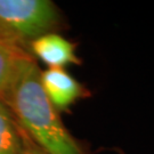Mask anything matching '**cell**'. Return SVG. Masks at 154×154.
Here are the masks:
<instances>
[{"instance_id": "obj_8", "label": "cell", "mask_w": 154, "mask_h": 154, "mask_svg": "<svg viewBox=\"0 0 154 154\" xmlns=\"http://www.w3.org/2000/svg\"><path fill=\"white\" fill-rule=\"evenodd\" d=\"M0 38H5V39H8V40H11V39L8 38V35L6 34L5 30L2 29V26H1V25H0ZM11 41H13V40H11ZM14 42H15V41H14ZM16 44H17V42H16Z\"/></svg>"}, {"instance_id": "obj_2", "label": "cell", "mask_w": 154, "mask_h": 154, "mask_svg": "<svg viewBox=\"0 0 154 154\" xmlns=\"http://www.w3.org/2000/svg\"><path fill=\"white\" fill-rule=\"evenodd\" d=\"M0 25L11 40L26 48L39 37L62 29L63 18L49 0H0Z\"/></svg>"}, {"instance_id": "obj_7", "label": "cell", "mask_w": 154, "mask_h": 154, "mask_svg": "<svg viewBox=\"0 0 154 154\" xmlns=\"http://www.w3.org/2000/svg\"><path fill=\"white\" fill-rule=\"evenodd\" d=\"M24 154H48L45 152L41 147H39L37 144L33 142L31 138L28 136L25 137V149H24Z\"/></svg>"}, {"instance_id": "obj_5", "label": "cell", "mask_w": 154, "mask_h": 154, "mask_svg": "<svg viewBox=\"0 0 154 154\" xmlns=\"http://www.w3.org/2000/svg\"><path fill=\"white\" fill-rule=\"evenodd\" d=\"M31 56L23 46L0 38V100L7 102L23 62Z\"/></svg>"}, {"instance_id": "obj_3", "label": "cell", "mask_w": 154, "mask_h": 154, "mask_svg": "<svg viewBox=\"0 0 154 154\" xmlns=\"http://www.w3.org/2000/svg\"><path fill=\"white\" fill-rule=\"evenodd\" d=\"M40 82L45 95L58 112H67L79 100L90 97V91L65 69L41 71Z\"/></svg>"}, {"instance_id": "obj_6", "label": "cell", "mask_w": 154, "mask_h": 154, "mask_svg": "<svg viewBox=\"0 0 154 154\" xmlns=\"http://www.w3.org/2000/svg\"><path fill=\"white\" fill-rule=\"evenodd\" d=\"M25 137L11 107L0 100V154H24Z\"/></svg>"}, {"instance_id": "obj_1", "label": "cell", "mask_w": 154, "mask_h": 154, "mask_svg": "<svg viewBox=\"0 0 154 154\" xmlns=\"http://www.w3.org/2000/svg\"><path fill=\"white\" fill-rule=\"evenodd\" d=\"M33 56L23 62L6 104L23 130L48 154H88L64 126L60 112L45 95Z\"/></svg>"}, {"instance_id": "obj_9", "label": "cell", "mask_w": 154, "mask_h": 154, "mask_svg": "<svg viewBox=\"0 0 154 154\" xmlns=\"http://www.w3.org/2000/svg\"><path fill=\"white\" fill-rule=\"evenodd\" d=\"M120 153H121V152H120ZM121 154H123V153H121Z\"/></svg>"}, {"instance_id": "obj_4", "label": "cell", "mask_w": 154, "mask_h": 154, "mask_svg": "<svg viewBox=\"0 0 154 154\" xmlns=\"http://www.w3.org/2000/svg\"><path fill=\"white\" fill-rule=\"evenodd\" d=\"M30 54L48 66V69H64L67 65H80L82 61L77 55L78 45L53 32L39 37L29 45Z\"/></svg>"}]
</instances>
